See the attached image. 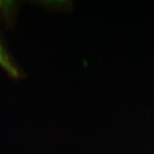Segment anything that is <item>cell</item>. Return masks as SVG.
I'll use <instances>...</instances> for the list:
<instances>
[{"mask_svg":"<svg viewBox=\"0 0 154 154\" xmlns=\"http://www.w3.org/2000/svg\"><path fill=\"white\" fill-rule=\"evenodd\" d=\"M0 65L3 67L4 69L7 71V72L11 76L14 77V78H17L19 76L18 71L9 61L8 57L6 54L1 46H0Z\"/></svg>","mask_w":154,"mask_h":154,"instance_id":"obj_1","label":"cell"}]
</instances>
